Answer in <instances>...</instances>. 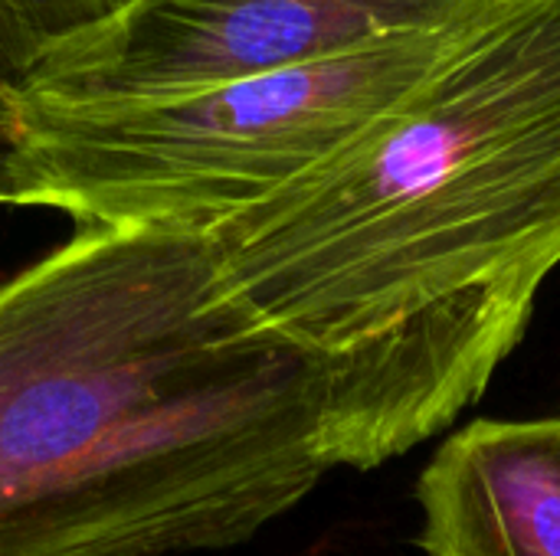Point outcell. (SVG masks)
<instances>
[{
  "mask_svg": "<svg viewBox=\"0 0 560 556\" xmlns=\"http://www.w3.org/2000/svg\"><path fill=\"white\" fill-rule=\"evenodd\" d=\"M43 49L23 36L16 26H10L0 16V141L3 144H16L13 141V125H16V88L26 75V69L33 66V59Z\"/></svg>",
  "mask_w": 560,
  "mask_h": 556,
  "instance_id": "52a82bcc",
  "label": "cell"
},
{
  "mask_svg": "<svg viewBox=\"0 0 560 556\" xmlns=\"http://www.w3.org/2000/svg\"><path fill=\"white\" fill-rule=\"evenodd\" d=\"M203 236L305 360L335 469L450 429L560 269V0H486L374 125Z\"/></svg>",
  "mask_w": 560,
  "mask_h": 556,
  "instance_id": "6da1fadb",
  "label": "cell"
},
{
  "mask_svg": "<svg viewBox=\"0 0 560 556\" xmlns=\"http://www.w3.org/2000/svg\"><path fill=\"white\" fill-rule=\"evenodd\" d=\"M423 556H560V416L456 429L417 482Z\"/></svg>",
  "mask_w": 560,
  "mask_h": 556,
  "instance_id": "5b68a950",
  "label": "cell"
},
{
  "mask_svg": "<svg viewBox=\"0 0 560 556\" xmlns=\"http://www.w3.org/2000/svg\"><path fill=\"white\" fill-rule=\"evenodd\" d=\"M0 203L30 206L26 180H23L20 157H16V144H3V141H0Z\"/></svg>",
  "mask_w": 560,
  "mask_h": 556,
  "instance_id": "ba28073f",
  "label": "cell"
},
{
  "mask_svg": "<svg viewBox=\"0 0 560 556\" xmlns=\"http://www.w3.org/2000/svg\"><path fill=\"white\" fill-rule=\"evenodd\" d=\"M335 465L203 233L82 226L0 285V556L223 551Z\"/></svg>",
  "mask_w": 560,
  "mask_h": 556,
  "instance_id": "7a4b0ae2",
  "label": "cell"
},
{
  "mask_svg": "<svg viewBox=\"0 0 560 556\" xmlns=\"http://www.w3.org/2000/svg\"><path fill=\"white\" fill-rule=\"evenodd\" d=\"M482 3L433 29L207 92L115 108H16L26 200L82 226L210 233L374 125Z\"/></svg>",
  "mask_w": 560,
  "mask_h": 556,
  "instance_id": "3957f363",
  "label": "cell"
},
{
  "mask_svg": "<svg viewBox=\"0 0 560 556\" xmlns=\"http://www.w3.org/2000/svg\"><path fill=\"white\" fill-rule=\"evenodd\" d=\"M479 0H125L46 46L16 108H115L312 66L433 29Z\"/></svg>",
  "mask_w": 560,
  "mask_h": 556,
  "instance_id": "277c9868",
  "label": "cell"
},
{
  "mask_svg": "<svg viewBox=\"0 0 560 556\" xmlns=\"http://www.w3.org/2000/svg\"><path fill=\"white\" fill-rule=\"evenodd\" d=\"M121 3L125 0H0V16L46 49L95 26Z\"/></svg>",
  "mask_w": 560,
  "mask_h": 556,
  "instance_id": "8992f818",
  "label": "cell"
}]
</instances>
